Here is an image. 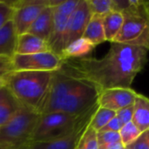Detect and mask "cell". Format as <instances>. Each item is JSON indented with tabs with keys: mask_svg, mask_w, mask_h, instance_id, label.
Instances as JSON below:
<instances>
[{
	"mask_svg": "<svg viewBox=\"0 0 149 149\" xmlns=\"http://www.w3.org/2000/svg\"><path fill=\"white\" fill-rule=\"evenodd\" d=\"M3 86V78L0 79V89Z\"/></svg>",
	"mask_w": 149,
	"mask_h": 149,
	"instance_id": "obj_31",
	"label": "cell"
},
{
	"mask_svg": "<svg viewBox=\"0 0 149 149\" xmlns=\"http://www.w3.org/2000/svg\"><path fill=\"white\" fill-rule=\"evenodd\" d=\"M95 47L96 46L93 45L87 39L80 38L65 46L63 52H61L60 58L64 61L66 59H74L88 57V55L93 51Z\"/></svg>",
	"mask_w": 149,
	"mask_h": 149,
	"instance_id": "obj_17",
	"label": "cell"
},
{
	"mask_svg": "<svg viewBox=\"0 0 149 149\" xmlns=\"http://www.w3.org/2000/svg\"><path fill=\"white\" fill-rule=\"evenodd\" d=\"M97 141L99 148L113 145L117 142H120L119 133L116 132H97Z\"/></svg>",
	"mask_w": 149,
	"mask_h": 149,
	"instance_id": "obj_24",
	"label": "cell"
},
{
	"mask_svg": "<svg viewBox=\"0 0 149 149\" xmlns=\"http://www.w3.org/2000/svg\"><path fill=\"white\" fill-rule=\"evenodd\" d=\"M79 116L58 112L40 114L31 141H50L65 136L74 127Z\"/></svg>",
	"mask_w": 149,
	"mask_h": 149,
	"instance_id": "obj_5",
	"label": "cell"
},
{
	"mask_svg": "<svg viewBox=\"0 0 149 149\" xmlns=\"http://www.w3.org/2000/svg\"><path fill=\"white\" fill-rule=\"evenodd\" d=\"M14 9L10 1L0 0V28L12 18Z\"/></svg>",
	"mask_w": 149,
	"mask_h": 149,
	"instance_id": "obj_25",
	"label": "cell"
},
{
	"mask_svg": "<svg viewBox=\"0 0 149 149\" xmlns=\"http://www.w3.org/2000/svg\"><path fill=\"white\" fill-rule=\"evenodd\" d=\"M10 3L14 9L11 20L17 36L26 33L40 12L46 6H52V0H18Z\"/></svg>",
	"mask_w": 149,
	"mask_h": 149,
	"instance_id": "obj_9",
	"label": "cell"
},
{
	"mask_svg": "<svg viewBox=\"0 0 149 149\" xmlns=\"http://www.w3.org/2000/svg\"><path fill=\"white\" fill-rule=\"evenodd\" d=\"M102 24L106 41L112 43L114 41L121 29L123 24V15L120 11L112 10L103 17Z\"/></svg>",
	"mask_w": 149,
	"mask_h": 149,
	"instance_id": "obj_18",
	"label": "cell"
},
{
	"mask_svg": "<svg viewBox=\"0 0 149 149\" xmlns=\"http://www.w3.org/2000/svg\"><path fill=\"white\" fill-rule=\"evenodd\" d=\"M138 93L132 88H113L100 93L98 104L113 112H117L124 107L134 105Z\"/></svg>",
	"mask_w": 149,
	"mask_h": 149,
	"instance_id": "obj_11",
	"label": "cell"
},
{
	"mask_svg": "<svg viewBox=\"0 0 149 149\" xmlns=\"http://www.w3.org/2000/svg\"><path fill=\"white\" fill-rule=\"evenodd\" d=\"M148 48L112 42L102 58L85 57L63 64L74 74L92 82L100 93L113 88H131L135 77L148 62Z\"/></svg>",
	"mask_w": 149,
	"mask_h": 149,
	"instance_id": "obj_1",
	"label": "cell"
},
{
	"mask_svg": "<svg viewBox=\"0 0 149 149\" xmlns=\"http://www.w3.org/2000/svg\"><path fill=\"white\" fill-rule=\"evenodd\" d=\"M79 0H60L53 6V27L48 41L50 51L60 57L64 50V38L67 23L72 12L76 8Z\"/></svg>",
	"mask_w": 149,
	"mask_h": 149,
	"instance_id": "obj_7",
	"label": "cell"
},
{
	"mask_svg": "<svg viewBox=\"0 0 149 149\" xmlns=\"http://www.w3.org/2000/svg\"><path fill=\"white\" fill-rule=\"evenodd\" d=\"M76 149H99L97 132L88 125L86 130L80 138Z\"/></svg>",
	"mask_w": 149,
	"mask_h": 149,
	"instance_id": "obj_22",
	"label": "cell"
},
{
	"mask_svg": "<svg viewBox=\"0 0 149 149\" xmlns=\"http://www.w3.org/2000/svg\"><path fill=\"white\" fill-rule=\"evenodd\" d=\"M99 107L97 103L80 114L74 127L65 136L50 141H30L22 149H76Z\"/></svg>",
	"mask_w": 149,
	"mask_h": 149,
	"instance_id": "obj_6",
	"label": "cell"
},
{
	"mask_svg": "<svg viewBox=\"0 0 149 149\" xmlns=\"http://www.w3.org/2000/svg\"><path fill=\"white\" fill-rule=\"evenodd\" d=\"M141 132L137 128V127L132 121L123 125L120 130L119 131L120 142L124 147L134 141L141 135Z\"/></svg>",
	"mask_w": 149,
	"mask_h": 149,
	"instance_id": "obj_21",
	"label": "cell"
},
{
	"mask_svg": "<svg viewBox=\"0 0 149 149\" xmlns=\"http://www.w3.org/2000/svg\"><path fill=\"white\" fill-rule=\"evenodd\" d=\"M126 149H149V130L141 134V135L132 143L125 147Z\"/></svg>",
	"mask_w": 149,
	"mask_h": 149,
	"instance_id": "obj_26",
	"label": "cell"
},
{
	"mask_svg": "<svg viewBox=\"0 0 149 149\" xmlns=\"http://www.w3.org/2000/svg\"><path fill=\"white\" fill-rule=\"evenodd\" d=\"M49 51L50 47L48 43L34 35L26 32L18 35L17 38L15 54L28 55Z\"/></svg>",
	"mask_w": 149,
	"mask_h": 149,
	"instance_id": "obj_13",
	"label": "cell"
},
{
	"mask_svg": "<svg viewBox=\"0 0 149 149\" xmlns=\"http://www.w3.org/2000/svg\"><path fill=\"white\" fill-rule=\"evenodd\" d=\"M53 27V8L46 6L35 19L27 33L34 35L48 43Z\"/></svg>",
	"mask_w": 149,
	"mask_h": 149,
	"instance_id": "obj_12",
	"label": "cell"
},
{
	"mask_svg": "<svg viewBox=\"0 0 149 149\" xmlns=\"http://www.w3.org/2000/svg\"><path fill=\"white\" fill-rule=\"evenodd\" d=\"M54 72L11 71L3 78V86L18 103L38 113L48 91Z\"/></svg>",
	"mask_w": 149,
	"mask_h": 149,
	"instance_id": "obj_2",
	"label": "cell"
},
{
	"mask_svg": "<svg viewBox=\"0 0 149 149\" xmlns=\"http://www.w3.org/2000/svg\"><path fill=\"white\" fill-rule=\"evenodd\" d=\"M122 125L121 123L120 122V120L116 118V116H114L101 130L100 131H102V132H116V133H119V131L120 130ZM99 131V132H100Z\"/></svg>",
	"mask_w": 149,
	"mask_h": 149,
	"instance_id": "obj_29",
	"label": "cell"
},
{
	"mask_svg": "<svg viewBox=\"0 0 149 149\" xmlns=\"http://www.w3.org/2000/svg\"><path fill=\"white\" fill-rule=\"evenodd\" d=\"M102 19V17L92 14V17L82 36V38L87 39L95 46L106 42Z\"/></svg>",
	"mask_w": 149,
	"mask_h": 149,
	"instance_id": "obj_19",
	"label": "cell"
},
{
	"mask_svg": "<svg viewBox=\"0 0 149 149\" xmlns=\"http://www.w3.org/2000/svg\"><path fill=\"white\" fill-rule=\"evenodd\" d=\"M39 116L38 113L22 107L8 122L0 127V148H23L31 141Z\"/></svg>",
	"mask_w": 149,
	"mask_h": 149,
	"instance_id": "obj_4",
	"label": "cell"
},
{
	"mask_svg": "<svg viewBox=\"0 0 149 149\" xmlns=\"http://www.w3.org/2000/svg\"><path fill=\"white\" fill-rule=\"evenodd\" d=\"M0 149H2V148H0Z\"/></svg>",
	"mask_w": 149,
	"mask_h": 149,
	"instance_id": "obj_32",
	"label": "cell"
},
{
	"mask_svg": "<svg viewBox=\"0 0 149 149\" xmlns=\"http://www.w3.org/2000/svg\"><path fill=\"white\" fill-rule=\"evenodd\" d=\"M11 64L13 71L54 72L61 67L63 59L49 51L28 55L14 54L11 57Z\"/></svg>",
	"mask_w": 149,
	"mask_h": 149,
	"instance_id": "obj_8",
	"label": "cell"
},
{
	"mask_svg": "<svg viewBox=\"0 0 149 149\" xmlns=\"http://www.w3.org/2000/svg\"><path fill=\"white\" fill-rule=\"evenodd\" d=\"M133 113H134V105L124 107L116 112V118L120 120L121 125H125L128 122L132 121L133 119Z\"/></svg>",
	"mask_w": 149,
	"mask_h": 149,
	"instance_id": "obj_27",
	"label": "cell"
},
{
	"mask_svg": "<svg viewBox=\"0 0 149 149\" xmlns=\"http://www.w3.org/2000/svg\"><path fill=\"white\" fill-rule=\"evenodd\" d=\"M115 112L99 107L94 113L89 125L96 132H99L115 116Z\"/></svg>",
	"mask_w": 149,
	"mask_h": 149,
	"instance_id": "obj_20",
	"label": "cell"
},
{
	"mask_svg": "<svg viewBox=\"0 0 149 149\" xmlns=\"http://www.w3.org/2000/svg\"><path fill=\"white\" fill-rule=\"evenodd\" d=\"M91 17L92 12L88 0H79L67 23L64 38V49L72 42L82 38Z\"/></svg>",
	"mask_w": 149,
	"mask_h": 149,
	"instance_id": "obj_10",
	"label": "cell"
},
{
	"mask_svg": "<svg viewBox=\"0 0 149 149\" xmlns=\"http://www.w3.org/2000/svg\"><path fill=\"white\" fill-rule=\"evenodd\" d=\"M113 10L123 15L121 29L113 42L149 49V7L148 1L113 0Z\"/></svg>",
	"mask_w": 149,
	"mask_h": 149,
	"instance_id": "obj_3",
	"label": "cell"
},
{
	"mask_svg": "<svg viewBox=\"0 0 149 149\" xmlns=\"http://www.w3.org/2000/svg\"><path fill=\"white\" fill-rule=\"evenodd\" d=\"M21 107L18 101L3 86L0 89V127L8 122Z\"/></svg>",
	"mask_w": 149,
	"mask_h": 149,
	"instance_id": "obj_15",
	"label": "cell"
},
{
	"mask_svg": "<svg viewBox=\"0 0 149 149\" xmlns=\"http://www.w3.org/2000/svg\"><path fill=\"white\" fill-rule=\"evenodd\" d=\"M132 122L141 133L149 130V99L144 94L138 93L134 100Z\"/></svg>",
	"mask_w": 149,
	"mask_h": 149,
	"instance_id": "obj_14",
	"label": "cell"
},
{
	"mask_svg": "<svg viewBox=\"0 0 149 149\" xmlns=\"http://www.w3.org/2000/svg\"><path fill=\"white\" fill-rule=\"evenodd\" d=\"M92 14L104 17L113 10V0H88Z\"/></svg>",
	"mask_w": 149,
	"mask_h": 149,
	"instance_id": "obj_23",
	"label": "cell"
},
{
	"mask_svg": "<svg viewBox=\"0 0 149 149\" xmlns=\"http://www.w3.org/2000/svg\"><path fill=\"white\" fill-rule=\"evenodd\" d=\"M13 71L11 64V57L0 56V79L3 78L7 73Z\"/></svg>",
	"mask_w": 149,
	"mask_h": 149,
	"instance_id": "obj_28",
	"label": "cell"
},
{
	"mask_svg": "<svg viewBox=\"0 0 149 149\" xmlns=\"http://www.w3.org/2000/svg\"><path fill=\"white\" fill-rule=\"evenodd\" d=\"M99 149H126L125 147L122 145L121 142H117L114 143L113 145H109L107 147H103V148H99Z\"/></svg>",
	"mask_w": 149,
	"mask_h": 149,
	"instance_id": "obj_30",
	"label": "cell"
},
{
	"mask_svg": "<svg viewBox=\"0 0 149 149\" xmlns=\"http://www.w3.org/2000/svg\"><path fill=\"white\" fill-rule=\"evenodd\" d=\"M17 34L12 20L0 28V56L12 57L15 54Z\"/></svg>",
	"mask_w": 149,
	"mask_h": 149,
	"instance_id": "obj_16",
	"label": "cell"
}]
</instances>
